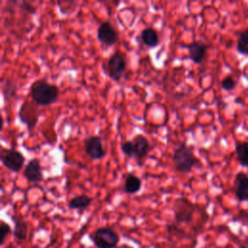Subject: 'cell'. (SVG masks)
<instances>
[{
  "instance_id": "cell-1",
  "label": "cell",
  "mask_w": 248,
  "mask_h": 248,
  "mask_svg": "<svg viewBox=\"0 0 248 248\" xmlns=\"http://www.w3.org/2000/svg\"><path fill=\"white\" fill-rule=\"evenodd\" d=\"M30 96L39 107H45L55 103L59 96V89L55 84L45 79L35 80L30 87Z\"/></svg>"
},
{
  "instance_id": "cell-2",
  "label": "cell",
  "mask_w": 248,
  "mask_h": 248,
  "mask_svg": "<svg viewBox=\"0 0 248 248\" xmlns=\"http://www.w3.org/2000/svg\"><path fill=\"white\" fill-rule=\"evenodd\" d=\"M172 161L176 170L180 172H189L199 163L193 153V147L187 145L185 142H180L175 148Z\"/></svg>"
},
{
  "instance_id": "cell-3",
  "label": "cell",
  "mask_w": 248,
  "mask_h": 248,
  "mask_svg": "<svg viewBox=\"0 0 248 248\" xmlns=\"http://www.w3.org/2000/svg\"><path fill=\"white\" fill-rule=\"evenodd\" d=\"M89 236L97 248H116L120 239L118 233L109 227L98 228Z\"/></svg>"
},
{
  "instance_id": "cell-4",
  "label": "cell",
  "mask_w": 248,
  "mask_h": 248,
  "mask_svg": "<svg viewBox=\"0 0 248 248\" xmlns=\"http://www.w3.org/2000/svg\"><path fill=\"white\" fill-rule=\"evenodd\" d=\"M107 70L108 77L112 80L119 81L127 70V60L125 55L120 51L114 52L107 61Z\"/></svg>"
},
{
  "instance_id": "cell-5",
  "label": "cell",
  "mask_w": 248,
  "mask_h": 248,
  "mask_svg": "<svg viewBox=\"0 0 248 248\" xmlns=\"http://www.w3.org/2000/svg\"><path fill=\"white\" fill-rule=\"evenodd\" d=\"M0 158L2 164L10 170L17 172L23 167L25 162V157L22 153L16 149L2 148L0 153Z\"/></svg>"
},
{
  "instance_id": "cell-6",
  "label": "cell",
  "mask_w": 248,
  "mask_h": 248,
  "mask_svg": "<svg viewBox=\"0 0 248 248\" xmlns=\"http://www.w3.org/2000/svg\"><path fill=\"white\" fill-rule=\"evenodd\" d=\"M97 39L105 46H111L118 41V33L115 27L108 21H103L97 29Z\"/></svg>"
},
{
  "instance_id": "cell-7",
  "label": "cell",
  "mask_w": 248,
  "mask_h": 248,
  "mask_svg": "<svg viewBox=\"0 0 248 248\" xmlns=\"http://www.w3.org/2000/svg\"><path fill=\"white\" fill-rule=\"evenodd\" d=\"M84 152L92 160H101L106 155L102 139L98 136H90L84 140Z\"/></svg>"
},
{
  "instance_id": "cell-8",
  "label": "cell",
  "mask_w": 248,
  "mask_h": 248,
  "mask_svg": "<svg viewBox=\"0 0 248 248\" xmlns=\"http://www.w3.org/2000/svg\"><path fill=\"white\" fill-rule=\"evenodd\" d=\"M18 116L20 120L24 124H26L28 129H32L38 121V110L33 106V104L29 102H24L20 106Z\"/></svg>"
},
{
  "instance_id": "cell-9",
  "label": "cell",
  "mask_w": 248,
  "mask_h": 248,
  "mask_svg": "<svg viewBox=\"0 0 248 248\" xmlns=\"http://www.w3.org/2000/svg\"><path fill=\"white\" fill-rule=\"evenodd\" d=\"M193 205L185 199H179L175 202L174 218L179 223H189L192 220Z\"/></svg>"
},
{
  "instance_id": "cell-10",
  "label": "cell",
  "mask_w": 248,
  "mask_h": 248,
  "mask_svg": "<svg viewBox=\"0 0 248 248\" xmlns=\"http://www.w3.org/2000/svg\"><path fill=\"white\" fill-rule=\"evenodd\" d=\"M234 195L239 202H248V175L242 171L237 172L233 180Z\"/></svg>"
},
{
  "instance_id": "cell-11",
  "label": "cell",
  "mask_w": 248,
  "mask_h": 248,
  "mask_svg": "<svg viewBox=\"0 0 248 248\" xmlns=\"http://www.w3.org/2000/svg\"><path fill=\"white\" fill-rule=\"evenodd\" d=\"M23 176L30 182H40L44 178L43 170L38 159H31L25 165L23 170Z\"/></svg>"
},
{
  "instance_id": "cell-12",
  "label": "cell",
  "mask_w": 248,
  "mask_h": 248,
  "mask_svg": "<svg viewBox=\"0 0 248 248\" xmlns=\"http://www.w3.org/2000/svg\"><path fill=\"white\" fill-rule=\"evenodd\" d=\"M189 51V58L194 63H202L206 55L207 46L202 41H194L187 46Z\"/></svg>"
},
{
  "instance_id": "cell-13",
  "label": "cell",
  "mask_w": 248,
  "mask_h": 248,
  "mask_svg": "<svg viewBox=\"0 0 248 248\" xmlns=\"http://www.w3.org/2000/svg\"><path fill=\"white\" fill-rule=\"evenodd\" d=\"M132 141L135 146V156L140 161L147 155L150 149V143L148 140L142 135H137Z\"/></svg>"
},
{
  "instance_id": "cell-14",
  "label": "cell",
  "mask_w": 248,
  "mask_h": 248,
  "mask_svg": "<svg viewBox=\"0 0 248 248\" xmlns=\"http://www.w3.org/2000/svg\"><path fill=\"white\" fill-rule=\"evenodd\" d=\"M141 43L149 48H153L159 45V35L157 31L151 27L144 28L140 36Z\"/></svg>"
},
{
  "instance_id": "cell-15",
  "label": "cell",
  "mask_w": 248,
  "mask_h": 248,
  "mask_svg": "<svg viewBox=\"0 0 248 248\" xmlns=\"http://www.w3.org/2000/svg\"><path fill=\"white\" fill-rule=\"evenodd\" d=\"M141 188V179L135 173H128L125 176L124 191L127 194H136Z\"/></svg>"
},
{
  "instance_id": "cell-16",
  "label": "cell",
  "mask_w": 248,
  "mask_h": 248,
  "mask_svg": "<svg viewBox=\"0 0 248 248\" xmlns=\"http://www.w3.org/2000/svg\"><path fill=\"white\" fill-rule=\"evenodd\" d=\"M91 202H92V198L86 195H78L72 198L69 201L68 206L70 209H78L82 211L85 208H87Z\"/></svg>"
},
{
  "instance_id": "cell-17",
  "label": "cell",
  "mask_w": 248,
  "mask_h": 248,
  "mask_svg": "<svg viewBox=\"0 0 248 248\" xmlns=\"http://www.w3.org/2000/svg\"><path fill=\"white\" fill-rule=\"evenodd\" d=\"M235 154L238 163L248 168V141H238L235 144Z\"/></svg>"
},
{
  "instance_id": "cell-18",
  "label": "cell",
  "mask_w": 248,
  "mask_h": 248,
  "mask_svg": "<svg viewBox=\"0 0 248 248\" xmlns=\"http://www.w3.org/2000/svg\"><path fill=\"white\" fill-rule=\"evenodd\" d=\"M15 221V228H14V236L18 240H24L27 236L28 225L22 218H16Z\"/></svg>"
},
{
  "instance_id": "cell-19",
  "label": "cell",
  "mask_w": 248,
  "mask_h": 248,
  "mask_svg": "<svg viewBox=\"0 0 248 248\" xmlns=\"http://www.w3.org/2000/svg\"><path fill=\"white\" fill-rule=\"evenodd\" d=\"M236 50L238 53L248 56V28L239 33L236 40Z\"/></svg>"
},
{
  "instance_id": "cell-20",
  "label": "cell",
  "mask_w": 248,
  "mask_h": 248,
  "mask_svg": "<svg viewBox=\"0 0 248 248\" xmlns=\"http://www.w3.org/2000/svg\"><path fill=\"white\" fill-rule=\"evenodd\" d=\"M3 95L6 100H12L16 95V86L12 79H7L3 86Z\"/></svg>"
},
{
  "instance_id": "cell-21",
  "label": "cell",
  "mask_w": 248,
  "mask_h": 248,
  "mask_svg": "<svg viewBox=\"0 0 248 248\" xmlns=\"http://www.w3.org/2000/svg\"><path fill=\"white\" fill-rule=\"evenodd\" d=\"M236 86V81L232 76H227L221 81V87L226 91L233 90Z\"/></svg>"
},
{
  "instance_id": "cell-22",
  "label": "cell",
  "mask_w": 248,
  "mask_h": 248,
  "mask_svg": "<svg viewBox=\"0 0 248 248\" xmlns=\"http://www.w3.org/2000/svg\"><path fill=\"white\" fill-rule=\"evenodd\" d=\"M12 232V229H11V226L4 222V221H1L0 223V244H4L5 242V239L6 237L8 236V234H10Z\"/></svg>"
},
{
  "instance_id": "cell-23",
  "label": "cell",
  "mask_w": 248,
  "mask_h": 248,
  "mask_svg": "<svg viewBox=\"0 0 248 248\" xmlns=\"http://www.w3.org/2000/svg\"><path fill=\"white\" fill-rule=\"evenodd\" d=\"M121 150H122V152H123L125 155H127L128 157H133V156H135V146H134L133 141L127 140V141L122 142V144H121Z\"/></svg>"
},
{
  "instance_id": "cell-24",
  "label": "cell",
  "mask_w": 248,
  "mask_h": 248,
  "mask_svg": "<svg viewBox=\"0 0 248 248\" xmlns=\"http://www.w3.org/2000/svg\"><path fill=\"white\" fill-rule=\"evenodd\" d=\"M19 8H20L21 10H23V11L29 13V14H35V13H36V8L33 7L30 3L26 2V1L21 2V3L19 4Z\"/></svg>"
},
{
  "instance_id": "cell-25",
  "label": "cell",
  "mask_w": 248,
  "mask_h": 248,
  "mask_svg": "<svg viewBox=\"0 0 248 248\" xmlns=\"http://www.w3.org/2000/svg\"><path fill=\"white\" fill-rule=\"evenodd\" d=\"M116 248H134L133 246H131V245H129V244H123V245H121V246H119V247H116Z\"/></svg>"
},
{
  "instance_id": "cell-26",
  "label": "cell",
  "mask_w": 248,
  "mask_h": 248,
  "mask_svg": "<svg viewBox=\"0 0 248 248\" xmlns=\"http://www.w3.org/2000/svg\"><path fill=\"white\" fill-rule=\"evenodd\" d=\"M239 248H248V246L246 244H240Z\"/></svg>"
}]
</instances>
